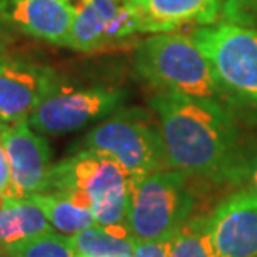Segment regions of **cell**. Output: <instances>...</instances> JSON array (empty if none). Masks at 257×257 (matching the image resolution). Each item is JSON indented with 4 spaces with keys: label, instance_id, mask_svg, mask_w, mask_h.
<instances>
[{
    "label": "cell",
    "instance_id": "6da1fadb",
    "mask_svg": "<svg viewBox=\"0 0 257 257\" xmlns=\"http://www.w3.org/2000/svg\"><path fill=\"white\" fill-rule=\"evenodd\" d=\"M157 114L169 167L214 182L239 181L244 156L229 107L217 100L181 94L151 99Z\"/></svg>",
    "mask_w": 257,
    "mask_h": 257
},
{
    "label": "cell",
    "instance_id": "7a4b0ae2",
    "mask_svg": "<svg viewBox=\"0 0 257 257\" xmlns=\"http://www.w3.org/2000/svg\"><path fill=\"white\" fill-rule=\"evenodd\" d=\"M134 67L144 82L161 94H181L197 99L234 100L217 72L192 37L162 32L139 45Z\"/></svg>",
    "mask_w": 257,
    "mask_h": 257
},
{
    "label": "cell",
    "instance_id": "3957f363",
    "mask_svg": "<svg viewBox=\"0 0 257 257\" xmlns=\"http://www.w3.org/2000/svg\"><path fill=\"white\" fill-rule=\"evenodd\" d=\"M132 181L124 167L105 154L80 149L52 166L45 192H62L90 209L95 224L127 225Z\"/></svg>",
    "mask_w": 257,
    "mask_h": 257
},
{
    "label": "cell",
    "instance_id": "277c9868",
    "mask_svg": "<svg viewBox=\"0 0 257 257\" xmlns=\"http://www.w3.org/2000/svg\"><path fill=\"white\" fill-rule=\"evenodd\" d=\"M82 149L112 157L124 167L132 182L171 169L161 127L141 109L114 112L87 134Z\"/></svg>",
    "mask_w": 257,
    "mask_h": 257
},
{
    "label": "cell",
    "instance_id": "5b68a950",
    "mask_svg": "<svg viewBox=\"0 0 257 257\" xmlns=\"http://www.w3.org/2000/svg\"><path fill=\"white\" fill-rule=\"evenodd\" d=\"M195 200L187 176L159 171L132 182L127 227L136 240H172L191 220Z\"/></svg>",
    "mask_w": 257,
    "mask_h": 257
},
{
    "label": "cell",
    "instance_id": "8992f818",
    "mask_svg": "<svg viewBox=\"0 0 257 257\" xmlns=\"http://www.w3.org/2000/svg\"><path fill=\"white\" fill-rule=\"evenodd\" d=\"M192 39L235 99L257 107V29L219 20L202 25Z\"/></svg>",
    "mask_w": 257,
    "mask_h": 257
},
{
    "label": "cell",
    "instance_id": "52a82bcc",
    "mask_svg": "<svg viewBox=\"0 0 257 257\" xmlns=\"http://www.w3.org/2000/svg\"><path fill=\"white\" fill-rule=\"evenodd\" d=\"M125 100V92L115 87H64L60 82L40 100L29 124L40 134L62 136L112 115Z\"/></svg>",
    "mask_w": 257,
    "mask_h": 257
},
{
    "label": "cell",
    "instance_id": "ba28073f",
    "mask_svg": "<svg viewBox=\"0 0 257 257\" xmlns=\"http://www.w3.org/2000/svg\"><path fill=\"white\" fill-rule=\"evenodd\" d=\"M141 34L137 7L127 0H80L75 7L69 47L100 52L122 47Z\"/></svg>",
    "mask_w": 257,
    "mask_h": 257
},
{
    "label": "cell",
    "instance_id": "9c48e42d",
    "mask_svg": "<svg viewBox=\"0 0 257 257\" xmlns=\"http://www.w3.org/2000/svg\"><path fill=\"white\" fill-rule=\"evenodd\" d=\"M0 134L10 164V195L24 199L47 191L52 171L47 141L30 131L27 122H2Z\"/></svg>",
    "mask_w": 257,
    "mask_h": 257
},
{
    "label": "cell",
    "instance_id": "30bf717a",
    "mask_svg": "<svg viewBox=\"0 0 257 257\" xmlns=\"http://www.w3.org/2000/svg\"><path fill=\"white\" fill-rule=\"evenodd\" d=\"M207 227L220 257H257V192L229 195L207 217Z\"/></svg>",
    "mask_w": 257,
    "mask_h": 257
},
{
    "label": "cell",
    "instance_id": "8fae6325",
    "mask_svg": "<svg viewBox=\"0 0 257 257\" xmlns=\"http://www.w3.org/2000/svg\"><path fill=\"white\" fill-rule=\"evenodd\" d=\"M59 84L49 67L20 60H0V120L27 122L40 100Z\"/></svg>",
    "mask_w": 257,
    "mask_h": 257
},
{
    "label": "cell",
    "instance_id": "7c38bea8",
    "mask_svg": "<svg viewBox=\"0 0 257 257\" xmlns=\"http://www.w3.org/2000/svg\"><path fill=\"white\" fill-rule=\"evenodd\" d=\"M0 15L29 37L69 47L75 5L64 0H0Z\"/></svg>",
    "mask_w": 257,
    "mask_h": 257
},
{
    "label": "cell",
    "instance_id": "4fadbf2b",
    "mask_svg": "<svg viewBox=\"0 0 257 257\" xmlns=\"http://www.w3.org/2000/svg\"><path fill=\"white\" fill-rule=\"evenodd\" d=\"M141 32H172L184 24L210 25L219 20V0H142L136 5Z\"/></svg>",
    "mask_w": 257,
    "mask_h": 257
},
{
    "label": "cell",
    "instance_id": "5bb4252c",
    "mask_svg": "<svg viewBox=\"0 0 257 257\" xmlns=\"http://www.w3.org/2000/svg\"><path fill=\"white\" fill-rule=\"evenodd\" d=\"M54 232L47 215L34 197L12 199L0 212V252L12 247L14 244L37 235Z\"/></svg>",
    "mask_w": 257,
    "mask_h": 257
},
{
    "label": "cell",
    "instance_id": "9a60e30c",
    "mask_svg": "<svg viewBox=\"0 0 257 257\" xmlns=\"http://www.w3.org/2000/svg\"><path fill=\"white\" fill-rule=\"evenodd\" d=\"M77 257H134L136 237L125 224L92 225L70 235Z\"/></svg>",
    "mask_w": 257,
    "mask_h": 257
},
{
    "label": "cell",
    "instance_id": "2e32d148",
    "mask_svg": "<svg viewBox=\"0 0 257 257\" xmlns=\"http://www.w3.org/2000/svg\"><path fill=\"white\" fill-rule=\"evenodd\" d=\"M32 197L42 207L55 232H60L64 235H74L95 225L92 210L77 204L67 194L40 192L34 194Z\"/></svg>",
    "mask_w": 257,
    "mask_h": 257
},
{
    "label": "cell",
    "instance_id": "e0dca14e",
    "mask_svg": "<svg viewBox=\"0 0 257 257\" xmlns=\"http://www.w3.org/2000/svg\"><path fill=\"white\" fill-rule=\"evenodd\" d=\"M171 257H220L210 239L207 217L191 219L174 235Z\"/></svg>",
    "mask_w": 257,
    "mask_h": 257
},
{
    "label": "cell",
    "instance_id": "ac0fdd59",
    "mask_svg": "<svg viewBox=\"0 0 257 257\" xmlns=\"http://www.w3.org/2000/svg\"><path fill=\"white\" fill-rule=\"evenodd\" d=\"M7 257H75L70 235L47 232L32 239H25L5 250Z\"/></svg>",
    "mask_w": 257,
    "mask_h": 257
},
{
    "label": "cell",
    "instance_id": "d6986e66",
    "mask_svg": "<svg viewBox=\"0 0 257 257\" xmlns=\"http://www.w3.org/2000/svg\"><path fill=\"white\" fill-rule=\"evenodd\" d=\"M219 15L222 22L257 29V0H225Z\"/></svg>",
    "mask_w": 257,
    "mask_h": 257
},
{
    "label": "cell",
    "instance_id": "ffe728a7",
    "mask_svg": "<svg viewBox=\"0 0 257 257\" xmlns=\"http://www.w3.org/2000/svg\"><path fill=\"white\" fill-rule=\"evenodd\" d=\"M172 240H137L134 257H171Z\"/></svg>",
    "mask_w": 257,
    "mask_h": 257
},
{
    "label": "cell",
    "instance_id": "44dd1931",
    "mask_svg": "<svg viewBox=\"0 0 257 257\" xmlns=\"http://www.w3.org/2000/svg\"><path fill=\"white\" fill-rule=\"evenodd\" d=\"M237 182H247L250 191L257 192V151L244 159Z\"/></svg>",
    "mask_w": 257,
    "mask_h": 257
},
{
    "label": "cell",
    "instance_id": "7402d4cb",
    "mask_svg": "<svg viewBox=\"0 0 257 257\" xmlns=\"http://www.w3.org/2000/svg\"><path fill=\"white\" fill-rule=\"evenodd\" d=\"M2 124V122H0ZM0 194L10 195V164L7 157V151H5L2 134H0Z\"/></svg>",
    "mask_w": 257,
    "mask_h": 257
},
{
    "label": "cell",
    "instance_id": "603a6c76",
    "mask_svg": "<svg viewBox=\"0 0 257 257\" xmlns=\"http://www.w3.org/2000/svg\"><path fill=\"white\" fill-rule=\"evenodd\" d=\"M14 27L0 15V59H2L4 50L7 49V45L12 42L14 39Z\"/></svg>",
    "mask_w": 257,
    "mask_h": 257
},
{
    "label": "cell",
    "instance_id": "cb8c5ba5",
    "mask_svg": "<svg viewBox=\"0 0 257 257\" xmlns=\"http://www.w3.org/2000/svg\"><path fill=\"white\" fill-rule=\"evenodd\" d=\"M14 197H9V195H5V194H0V212H2V210L7 207L9 205V202L10 200H12Z\"/></svg>",
    "mask_w": 257,
    "mask_h": 257
},
{
    "label": "cell",
    "instance_id": "d4e9b609",
    "mask_svg": "<svg viewBox=\"0 0 257 257\" xmlns=\"http://www.w3.org/2000/svg\"><path fill=\"white\" fill-rule=\"evenodd\" d=\"M127 2H131V4H134V5H139L142 2V0H127Z\"/></svg>",
    "mask_w": 257,
    "mask_h": 257
},
{
    "label": "cell",
    "instance_id": "484cf974",
    "mask_svg": "<svg viewBox=\"0 0 257 257\" xmlns=\"http://www.w3.org/2000/svg\"><path fill=\"white\" fill-rule=\"evenodd\" d=\"M225 2V0H219V4H220V7H222V4Z\"/></svg>",
    "mask_w": 257,
    "mask_h": 257
},
{
    "label": "cell",
    "instance_id": "4316f807",
    "mask_svg": "<svg viewBox=\"0 0 257 257\" xmlns=\"http://www.w3.org/2000/svg\"><path fill=\"white\" fill-rule=\"evenodd\" d=\"M64 2H67V0H64Z\"/></svg>",
    "mask_w": 257,
    "mask_h": 257
},
{
    "label": "cell",
    "instance_id": "83f0119b",
    "mask_svg": "<svg viewBox=\"0 0 257 257\" xmlns=\"http://www.w3.org/2000/svg\"><path fill=\"white\" fill-rule=\"evenodd\" d=\"M0 122H2V120H0Z\"/></svg>",
    "mask_w": 257,
    "mask_h": 257
},
{
    "label": "cell",
    "instance_id": "f1b7e54d",
    "mask_svg": "<svg viewBox=\"0 0 257 257\" xmlns=\"http://www.w3.org/2000/svg\"><path fill=\"white\" fill-rule=\"evenodd\" d=\"M0 60H2V59H0Z\"/></svg>",
    "mask_w": 257,
    "mask_h": 257
},
{
    "label": "cell",
    "instance_id": "f546056e",
    "mask_svg": "<svg viewBox=\"0 0 257 257\" xmlns=\"http://www.w3.org/2000/svg\"><path fill=\"white\" fill-rule=\"evenodd\" d=\"M75 257H77V255H75Z\"/></svg>",
    "mask_w": 257,
    "mask_h": 257
}]
</instances>
